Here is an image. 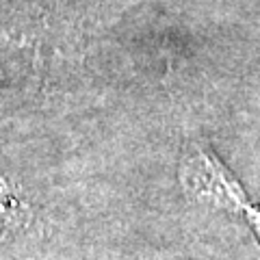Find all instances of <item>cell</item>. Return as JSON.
<instances>
[{"mask_svg":"<svg viewBox=\"0 0 260 260\" xmlns=\"http://www.w3.org/2000/svg\"><path fill=\"white\" fill-rule=\"evenodd\" d=\"M180 180L186 193L202 204L239 215L249 206L245 191L234 180V176L213 156V152L204 148H195L182 160Z\"/></svg>","mask_w":260,"mask_h":260,"instance_id":"cell-1","label":"cell"},{"mask_svg":"<svg viewBox=\"0 0 260 260\" xmlns=\"http://www.w3.org/2000/svg\"><path fill=\"white\" fill-rule=\"evenodd\" d=\"M32 223V210L22 195L0 176V232H22Z\"/></svg>","mask_w":260,"mask_h":260,"instance_id":"cell-2","label":"cell"},{"mask_svg":"<svg viewBox=\"0 0 260 260\" xmlns=\"http://www.w3.org/2000/svg\"><path fill=\"white\" fill-rule=\"evenodd\" d=\"M243 217L247 219V223L251 228V232H254V237L256 241L260 243V206H247L245 208V213H243Z\"/></svg>","mask_w":260,"mask_h":260,"instance_id":"cell-3","label":"cell"}]
</instances>
